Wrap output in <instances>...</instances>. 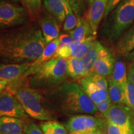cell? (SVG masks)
I'll return each mask as SVG.
<instances>
[{
  "mask_svg": "<svg viewBox=\"0 0 134 134\" xmlns=\"http://www.w3.org/2000/svg\"><path fill=\"white\" fill-rule=\"evenodd\" d=\"M46 46L41 28L37 25L0 31V63L24 64L39 57Z\"/></svg>",
  "mask_w": 134,
  "mask_h": 134,
  "instance_id": "6da1fadb",
  "label": "cell"
},
{
  "mask_svg": "<svg viewBox=\"0 0 134 134\" xmlns=\"http://www.w3.org/2000/svg\"><path fill=\"white\" fill-rule=\"evenodd\" d=\"M48 99L64 114H96V104L85 93L80 84L65 82L48 95Z\"/></svg>",
  "mask_w": 134,
  "mask_h": 134,
  "instance_id": "7a4b0ae2",
  "label": "cell"
},
{
  "mask_svg": "<svg viewBox=\"0 0 134 134\" xmlns=\"http://www.w3.org/2000/svg\"><path fill=\"white\" fill-rule=\"evenodd\" d=\"M32 75L29 83L31 86L37 88H49L62 85L68 75L66 59L53 57L30 72Z\"/></svg>",
  "mask_w": 134,
  "mask_h": 134,
  "instance_id": "3957f363",
  "label": "cell"
},
{
  "mask_svg": "<svg viewBox=\"0 0 134 134\" xmlns=\"http://www.w3.org/2000/svg\"><path fill=\"white\" fill-rule=\"evenodd\" d=\"M18 80L10 81L5 89L14 95L29 116L41 120H51L50 113L42 105L41 94L29 86L18 85Z\"/></svg>",
  "mask_w": 134,
  "mask_h": 134,
  "instance_id": "277c9868",
  "label": "cell"
},
{
  "mask_svg": "<svg viewBox=\"0 0 134 134\" xmlns=\"http://www.w3.org/2000/svg\"><path fill=\"white\" fill-rule=\"evenodd\" d=\"M134 21V0H122L111 12L103 31L110 40L117 41Z\"/></svg>",
  "mask_w": 134,
  "mask_h": 134,
  "instance_id": "5b68a950",
  "label": "cell"
},
{
  "mask_svg": "<svg viewBox=\"0 0 134 134\" xmlns=\"http://www.w3.org/2000/svg\"><path fill=\"white\" fill-rule=\"evenodd\" d=\"M29 19L24 7L0 0V31L29 25Z\"/></svg>",
  "mask_w": 134,
  "mask_h": 134,
  "instance_id": "8992f818",
  "label": "cell"
},
{
  "mask_svg": "<svg viewBox=\"0 0 134 134\" xmlns=\"http://www.w3.org/2000/svg\"><path fill=\"white\" fill-rule=\"evenodd\" d=\"M107 127L104 121L98 117L89 115H76L71 117L65 124V128L70 132L85 134Z\"/></svg>",
  "mask_w": 134,
  "mask_h": 134,
  "instance_id": "52a82bcc",
  "label": "cell"
},
{
  "mask_svg": "<svg viewBox=\"0 0 134 134\" xmlns=\"http://www.w3.org/2000/svg\"><path fill=\"white\" fill-rule=\"evenodd\" d=\"M132 113L127 105L114 104L103 115L108 122L134 132V120L132 117Z\"/></svg>",
  "mask_w": 134,
  "mask_h": 134,
  "instance_id": "ba28073f",
  "label": "cell"
},
{
  "mask_svg": "<svg viewBox=\"0 0 134 134\" xmlns=\"http://www.w3.org/2000/svg\"><path fill=\"white\" fill-rule=\"evenodd\" d=\"M7 116L27 120L28 115L14 94L6 90L0 93V117Z\"/></svg>",
  "mask_w": 134,
  "mask_h": 134,
  "instance_id": "9c48e42d",
  "label": "cell"
},
{
  "mask_svg": "<svg viewBox=\"0 0 134 134\" xmlns=\"http://www.w3.org/2000/svg\"><path fill=\"white\" fill-rule=\"evenodd\" d=\"M38 18V24L46 45L59 37L60 22L47 11H42Z\"/></svg>",
  "mask_w": 134,
  "mask_h": 134,
  "instance_id": "30bf717a",
  "label": "cell"
},
{
  "mask_svg": "<svg viewBox=\"0 0 134 134\" xmlns=\"http://www.w3.org/2000/svg\"><path fill=\"white\" fill-rule=\"evenodd\" d=\"M115 65V59L108 49L104 48L100 51L97 60L94 63L91 71L104 76H110Z\"/></svg>",
  "mask_w": 134,
  "mask_h": 134,
  "instance_id": "8fae6325",
  "label": "cell"
},
{
  "mask_svg": "<svg viewBox=\"0 0 134 134\" xmlns=\"http://www.w3.org/2000/svg\"><path fill=\"white\" fill-rule=\"evenodd\" d=\"M31 66V63L13 65L0 63V81H14L24 78L25 74L29 70Z\"/></svg>",
  "mask_w": 134,
  "mask_h": 134,
  "instance_id": "7c38bea8",
  "label": "cell"
},
{
  "mask_svg": "<svg viewBox=\"0 0 134 134\" xmlns=\"http://www.w3.org/2000/svg\"><path fill=\"white\" fill-rule=\"evenodd\" d=\"M79 84L85 93L95 104L108 98V90L100 88L86 75L79 79Z\"/></svg>",
  "mask_w": 134,
  "mask_h": 134,
  "instance_id": "4fadbf2b",
  "label": "cell"
},
{
  "mask_svg": "<svg viewBox=\"0 0 134 134\" xmlns=\"http://www.w3.org/2000/svg\"><path fill=\"white\" fill-rule=\"evenodd\" d=\"M108 0H94L89 9L86 19L91 25L94 33L97 34L98 26L104 16Z\"/></svg>",
  "mask_w": 134,
  "mask_h": 134,
  "instance_id": "5bb4252c",
  "label": "cell"
},
{
  "mask_svg": "<svg viewBox=\"0 0 134 134\" xmlns=\"http://www.w3.org/2000/svg\"><path fill=\"white\" fill-rule=\"evenodd\" d=\"M25 120L16 117H0V134H22L26 124Z\"/></svg>",
  "mask_w": 134,
  "mask_h": 134,
  "instance_id": "9a60e30c",
  "label": "cell"
},
{
  "mask_svg": "<svg viewBox=\"0 0 134 134\" xmlns=\"http://www.w3.org/2000/svg\"><path fill=\"white\" fill-rule=\"evenodd\" d=\"M70 35L75 42H81L93 36H96L91 25L84 17L78 19V23L74 29L70 31Z\"/></svg>",
  "mask_w": 134,
  "mask_h": 134,
  "instance_id": "2e32d148",
  "label": "cell"
},
{
  "mask_svg": "<svg viewBox=\"0 0 134 134\" xmlns=\"http://www.w3.org/2000/svg\"><path fill=\"white\" fill-rule=\"evenodd\" d=\"M115 50L117 55L124 57L134 50V26L119 38Z\"/></svg>",
  "mask_w": 134,
  "mask_h": 134,
  "instance_id": "e0dca14e",
  "label": "cell"
},
{
  "mask_svg": "<svg viewBox=\"0 0 134 134\" xmlns=\"http://www.w3.org/2000/svg\"><path fill=\"white\" fill-rule=\"evenodd\" d=\"M60 44V41L59 38H58L54 40V41H52L51 42L48 43L47 45H46V47H45L41 56L37 59L35 60L34 62L31 63V66L30 67L29 70L25 74L24 78L27 76V75L32 70L36 69V68L43 65V63H46L48 60L52 58L55 56L58 47H59Z\"/></svg>",
  "mask_w": 134,
  "mask_h": 134,
  "instance_id": "ac0fdd59",
  "label": "cell"
},
{
  "mask_svg": "<svg viewBox=\"0 0 134 134\" xmlns=\"http://www.w3.org/2000/svg\"><path fill=\"white\" fill-rule=\"evenodd\" d=\"M45 8L60 23H64L66 17L65 0H43Z\"/></svg>",
  "mask_w": 134,
  "mask_h": 134,
  "instance_id": "d6986e66",
  "label": "cell"
},
{
  "mask_svg": "<svg viewBox=\"0 0 134 134\" xmlns=\"http://www.w3.org/2000/svg\"><path fill=\"white\" fill-rule=\"evenodd\" d=\"M125 89L119 84L109 80L108 83V97L111 103L127 105Z\"/></svg>",
  "mask_w": 134,
  "mask_h": 134,
  "instance_id": "ffe728a7",
  "label": "cell"
},
{
  "mask_svg": "<svg viewBox=\"0 0 134 134\" xmlns=\"http://www.w3.org/2000/svg\"><path fill=\"white\" fill-rule=\"evenodd\" d=\"M68 75L74 79H80L87 75L83 60L79 58L70 57L66 59Z\"/></svg>",
  "mask_w": 134,
  "mask_h": 134,
  "instance_id": "44dd1931",
  "label": "cell"
},
{
  "mask_svg": "<svg viewBox=\"0 0 134 134\" xmlns=\"http://www.w3.org/2000/svg\"><path fill=\"white\" fill-rule=\"evenodd\" d=\"M96 36H93L81 42H73L70 45L71 50V57L79 59H82L87 52L92 47L94 46L96 43Z\"/></svg>",
  "mask_w": 134,
  "mask_h": 134,
  "instance_id": "7402d4cb",
  "label": "cell"
},
{
  "mask_svg": "<svg viewBox=\"0 0 134 134\" xmlns=\"http://www.w3.org/2000/svg\"><path fill=\"white\" fill-rule=\"evenodd\" d=\"M104 48V46L101 45L99 42L96 41L94 46L90 48L87 52L85 56L82 58L84 64H85V68L87 74L91 71L92 68L95 63L96 60L98 58L100 51Z\"/></svg>",
  "mask_w": 134,
  "mask_h": 134,
  "instance_id": "603a6c76",
  "label": "cell"
},
{
  "mask_svg": "<svg viewBox=\"0 0 134 134\" xmlns=\"http://www.w3.org/2000/svg\"><path fill=\"white\" fill-rule=\"evenodd\" d=\"M111 75V78L110 80L119 84L125 89L128 76L124 63L121 61L116 62Z\"/></svg>",
  "mask_w": 134,
  "mask_h": 134,
  "instance_id": "cb8c5ba5",
  "label": "cell"
},
{
  "mask_svg": "<svg viewBox=\"0 0 134 134\" xmlns=\"http://www.w3.org/2000/svg\"><path fill=\"white\" fill-rule=\"evenodd\" d=\"M40 127L43 134H66V129L57 121L48 120L41 122Z\"/></svg>",
  "mask_w": 134,
  "mask_h": 134,
  "instance_id": "d4e9b609",
  "label": "cell"
},
{
  "mask_svg": "<svg viewBox=\"0 0 134 134\" xmlns=\"http://www.w3.org/2000/svg\"><path fill=\"white\" fill-rule=\"evenodd\" d=\"M30 18L36 19L42 12L43 0H21Z\"/></svg>",
  "mask_w": 134,
  "mask_h": 134,
  "instance_id": "484cf974",
  "label": "cell"
},
{
  "mask_svg": "<svg viewBox=\"0 0 134 134\" xmlns=\"http://www.w3.org/2000/svg\"><path fill=\"white\" fill-rule=\"evenodd\" d=\"M65 6H66V17L63 24V29L65 31H71L76 27L78 23V18L66 0H65Z\"/></svg>",
  "mask_w": 134,
  "mask_h": 134,
  "instance_id": "4316f807",
  "label": "cell"
},
{
  "mask_svg": "<svg viewBox=\"0 0 134 134\" xmlns=\"http://www.w3.org/2000/svg\"><path fill=\"white\" fill-rule=\"evenodd\" d=\"M127 105L134 114V84L128 78L125 88Z\"/></svg>",
  "mask_w": 134,
  "mask_h": 134,
  "instance_id": "83f0119b",
  "label": "cell"
},
{
  "mask_svg": "<svg viewBox=\"0 0 134 134\" xmlns=\"http://www.w3.org/2000/svg\"><path fill=\"white\" fill-rule=\"evenodd\" d=\"M86 76H88L92 81L94 82L100 88L103 89V90H108V82L105 76L92 71L88 73Z\"/></svg>",
  "mask_w": 134,
  "mask_h": 134,
  "instance_id": "f1b7e54d",
  "label": "cell"
},
{
  "mask_svg": "<svg viewBox=\"0 0 134 134\" xmlns=\"http://www.w3.org/2000/svg\"><path fill=\"white\" fill-rule=\"evenodd\" d=\"M133 133L131 130L122 129L107 121L106 134H133Z\"/></svg>",
  "mask_w": 134,
  "mask_h": 134,
  "instance_id": "f546056e",
  "label": "cell"
},
{
  "mask_svg": "<svg viewBox=\"0 0 134 134\" xmlns=\"http://www.w3.org/2000/svg\"><path fill=\"white\" fill-rule=\"evenodd\" d=\"M54 57L68 59L71 57V50L70 46L60 43Z\"/></svg>",
  "mask_w": 134,
  "mask_h": 134,
  "instance_id": "4dcf8cb0",
  "label": "cell"
},
{
  "mask_svg": "<svg viewBox=\"0 0 134 134\" xmlns=\"http://www.w3.org/2000/svg\"><path fill=\"white\" fill-rule=\"evenodd\" d=\"M24 133L25 134H43L41 127L33 122H26Z\"/></svg>",
  "mask_w": 134,
  "mask_h": 134,
  "instance_id": "1f68e13d",
  "label": "cell"
},
{
  "mask_svg": "<svg viewBox=\"0 0 134 134\" xmlns=\"http://www.w3.org/2000/svg\"><path fill=\"white\" fill-rule=\"evenodd\" d=\"M95 104H96V108H98L99 111L103 114V115H104L109 109L110 105L113 104L111 103L108 97L105 99L102 100L101 102H99V103Z\"/></svg>",
  "mask_w": 134,
  "mask_h": 134,
  "instance_id": "d6a6232c",
  "label": "cell"
},
{
  "mask_svg": "<svg viewBox=\"0 0 134 134\" xmlns=\"http://www.w3.org/2000/svg\"><path fill=\"white\" fill-rule=\"evenodd\" d=\"M122 0H108L107 4L106 9H105L104 17L105 18L110 14V13L117 7V6L121 2Z\"/></svg>",
  "mask_w": 134,
  "mask_h": 134,
  "instance_id": "836d02e7",
  "label": "cell"
},
{
  "mask_svg": "<svg viewBox=\"0 0 134 134\" xmlns=\"http://www.w3.org/2000/svg\"><path fill=\"white\" fill-rule=\"evenodd\" d=\"M60 43H62V44H66L70 46L72 43L74 42L73 38L71 37V36L70 34H62L61 36H59Z\"/></svg>",
  "mask_w": 134,
  "mask_h": 134,
  "instance_id": "e575fe53",
  "label": "cell"
},
{
  "mask_svg": "<svg viewBox=\"0 0 134 134\" xmlns=\"http://www.w3.org/2000/svg\"><path fill=\"white\" fill-rule=\"evenodd\" d=\"M127 76L130 80V81L134 84V62H132L129 67Z\"/></svg>",
  "mask_w": 134,
  "mask_h": 134,
  "instance_id": "d590c367",
  "label": "cell"
},
{
  "mask_svg": "<svg viewBox=\"0 0 134 134\" xmlns=\"http://www.w3.org/2000/svg\"><path fill=\"white\" fill-rule=\"evenodd\" d=\"M10 81H9V80H2V81H0V93L6 88V87L7 86V85L9 84Z\"/></svg>",
  "mask_w": 134,
  "mask_h": 134,
  "instance_id": "8d00e7d4",
  "label": "cell"
},
{
  "mask_svg": "<svg viewBox=\"0 0 134 134\" xmlns=\"http://www.w3.org/2000/svg\"><path fill=\"white\" fill-rule=\"evenodd\" d=\"M125 59H126L127 61L130 62H134V50L130 52L128 55H127L125 57Z\"/></svg>",
  "mask_w": 134,
  "mask_h": 134,
  "instance_id": "74e56055",
  "label": "cell"
},
{
  "mask_svg": "<svg viewBox=\"0 0 134 134\" xmlns=\"http://www.w3.org/2000/svg\"><path fill=\"white\" fill-rule=\"evenodd\" d=\"M85 134H105V133H104V132L103 130H95V131L88 132V133H86Z\"/></svg>",
  "mask_w": 134,
  "mask_h": 134,
  "instance_id": "f35d334b",
  "label": "cell"
},
{
  "mask_svg": "<svg viewBox=\"0 0 134 134\" xmlns=\"http://www.w3.org/2000/svg\"><path fill=\"white\" fill-rule=\"evenodd\" d=\"M84 1H86V2L88 3V4L90 5V6L92 4H93V3L94 2V0H84Z\"/></svg>",
  "mask_w": 134,
  "mask_h": 134,
  "instance_id": "ab89813d",
  "label": "cell"
},
{
  "mask_svg": "<svg viewBox=\"0 0 134 134\" xmlns=\"http://www.w3.org/2000/svg\"><path fill=\"white\" fill-rule=\"evenodd\" d=\"M10 1H11V2L13 3H18L20 2V1H21V0H9Z\"/></svg>",
  "mask_w": 134,
  "mask_h": 134,
  "instance_id": "60d3db41",
  "label": "cell"
},
{
  "mask_svg": "<svg viewBox=\"0 0 134 134\" xmlns=\"http://www.w3.org/2000/svg\"><path fill=\"white\" fill-rule=\"evenodd\" d=\"M68 134H80V133H73V132H70V133Z\"/></svg>",
  "mask_w": 134,
  "mask_h": 134,
  "instance_id": "b9f144b4",
  "label": "cell"
},
{
  "mask_svg": "<svg viewBox=\"0 0 134 134\" xmlns=\"http://www.w3.org/2000/svg\"><path fill=\"white\" fill-rule=\"evenodd\" d=\"M133 134H134V133H133Z\"/></svg>",
  "mask_w": 134,
  "mask_h": 134,
  "instance_id": "7bdbcfd3",
  "label": "cell"
}]
</instances>
